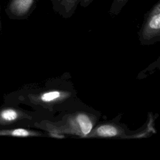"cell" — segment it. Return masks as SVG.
I'll list each match as a JSON object with an SVG mask.
<instances>
[{
    "instance_id": "5b68a950",
    "label": "cell",
    "mask_w": 160,
    "mask_h": 160,
    "mask_svg": "<svg viewBox=\"0 0 160 160\" xmlns=\"http://www.w3.org/2000/svg\"><path fill=\"white\" fill-rule=\"evenodd\" d=\"M32 134L33 133L32 132L22 128L0 130V136L28 137L29 136H32Z\"/></svg>"
},
{
    "instance_id": "30bf717a",
    "label": "cell",
    "mask_w": 160,
    "mask_h": 160,
    "mask_svg": "<svg viewBox=\"0 0 160 160\" xmlns=\"http://www.w3.org/2000/svg\"><path fill=\"white\" fill-rule=\"evenodd\" d=\"M118 1H119V2H122V1H126V0H118Z\"/></svg>"
},
{
    "instance_id": "3957f363",
    "label": "cell",
    "mask_w": 160,
    "mask_h": 160,
    "mask_svg": "<svg viewBox=\"0 0 160 160\" xmlns=\"http://www.w3.org/2000/svg\"><path fill=\"white\" fill-rule=\"evenodd\" d=\"M19 117L18 112L12 108H6L0 111V124H5L16 121Z\"/></svg>"
},
{
    "instance_id": "6da1fadb",
    "label": "cell",
    "mask_w": 160,
    "mask_h": 160,
    "mask_svg": "<svg viewBox=\"0 0 160 160\" xmlns=\"http://www.w3.org/2000/svg\"><path fill=\"white\" fill-rule=\"evenodd\" d=\"M160 29V11L159 4H157L156 8L153 10L151 17L149 19L146 26V32L148 34L159 32Z\"/></svg>"
},
{
    "instance_id": "ba28073f",
    "label": "cell",
    "mask_w": 160,
    "mask_h": 160,
    "mask_svg": "<svg viewBox=\"0 0 160 160\" xmlns=\"http://www.w3.org/2000/svg\"><path fill=\"white\" fill-rule=\"evenodd\" d=\"M76 1L77 0H66L65 2L67 5H69L70 7H71L75 4V2H76Z\"/></svg>"
},
{
    "instance_id": "277c9868",
    "label": "cell",
    "mask_w": 160,
    "mask_h": 160,
    "mask_svg": "<svg viewBox=\"0 0 160 160\" xmlns=\"http://www.w3.org/2000/svg\"><path fill=\"white\" fill-rule=\"evenodd\" d=\"M32 2V0H14L11 5V9L16 14L22 15L27 12Z\"/></svg>"
},
{
    "instance_id": "9c48e42d",
    "label": "cell",
    "mask_w": 160,
    "mask_h": 160,
    "mask_svg": "<svg viewBox=\"0 0 160 160\" xmlns=\"http://www.w3.org/2000/svg\"><path fill=\"white\" fill-rule=\"evenodd\" d=\"M90 0H83V2L84 3H86V2H88Z\"/></svg>"
},
{
    "instance_id": "52a82bcc",
    "label": "cell",
    "mask_w": 160,
    "mask_h": 160,
    "mask_svg": "<svg viewBox=\"0 0 160 160\" xmlns=\"http://www.w3.org/2000/svg\"><path fill=\"white\" fill-rule=\"evenodd\" d=\"M60 96H61V93L58 91H51V92H48L43 94L41 96V100H42L43 101L49 102L58 99V98L60 97Z\"/></svg>"
},
{
    "instance_id": "7a4b0ae2",
    "label": "cell",
    "mask_w": 160,
    "mask_h": 160,
    "mask_svg": "<svg viewBox=\"0 0 160 160\" xmlns=\"http://www.w3.org/2000/svg\"><path fill=\"white\" fill-rule=\"evenodd\" d=\"M76 121L83 135L86 136L91 131L92 124L88 116L83 114H79L76 118Z\"/></svg>"
},
{
    "instance_id": "8992f818",
    "label": "cell",
    "mask_w": 160,
    "mask_h": 160,
    "mask_svg": "<svg viewBox=\"0 0 160 160\" xmlns=\"http://www.w3.org/2000/svg\"><path fill=\"white\" fill-rule=\"evenodd\" d=\"M96 133L99 136L112 137L118 134L117 129L111 125H102L96 129Z\"/></svg>"
}]
</instances>
